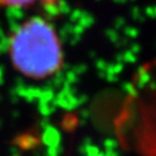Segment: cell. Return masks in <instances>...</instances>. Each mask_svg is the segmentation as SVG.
Instances as JSON below:
<instances>
[{
  "mask_svg": "<svg viewBox=\"0 0 156 156\" xmlns=\"http://www.w3.org/2000/svg\"><path fill=\"white\" fill-rule=\"evenodd\" d=\"M58 0H0V7H23V6H29L37 2L50 4Z\"/></svg>",
  "mask_w": 156,
  "mask_h": 156,
  "instance_id": "7a4b0ae2",
  "label": "cell"
},
{
  "mask_svg": "<svg viewBox=\"0 0 156 156\" xmlns=\"http://www.w3.org/2000/svg\"><path fill=\"white\" fill-rule=\"evenodd\" d=\"M13 66L22 75L42 80L62 66V50L55 28L42 17H31L13 33L9 39Z\"/></svg>",
  "mask_w": 156,
  "mask_h": 156,
  "instance_id": "6da1fadb",
  "label": "cell"
}]
</instances>
